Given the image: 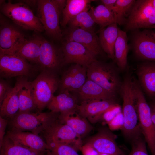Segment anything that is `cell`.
Instances as JSON below:
<instances>
[{"instance_id": "cell-1", "label": "cell", "mask_w": 155, "mask_h": 155, "mask_svg": "<svg viewBox=\"0 0 155 155\" xmlns=\"http://www.w3.org/2000/svg\"><path fill=\"white\" fill-rule=\"evenodd\" d=\"M120 93L123 100V123L121 129L125 137L131 140L142 133L138 124V116L132 84V77L130 75H127L124 78Z\"/></svg>"}, {"instance_id": "cell-2", "label": "cell", "mask_w": 155, "mask_h": 155, "mask_svg": "<svg viewBox=\"0 0 155 155\" xmlns=\"http://www.w3.org/2000/svg\"><path fill=\"white\" fill-rule=\"evenodd\" d=\"M87 78L117 96L122 84L118 68L112 64L99 61L93 62L88 67Z\"/></svg>"}, {"instance_id": "cell-3", "label": "cell", "mask_w": 155, "mask_h": 155, "mask_svg": "<svg viewBox=\"0 0 155 155\" xmlns=\"http://www.w3.org/2000/svg\"><path fill=\"white\" fill-rule=\"evenodd\" d=\"M139 125L151 155H155V127L151 116L150 108L138 81H132Z\"/></svg>"}, {"instance_id": "cell-4", "label": "cell", "mask_w": 155, "mask_h": 155, "mask_svg": "<svg viewBox=\"0 0 155 155\" xmlns=\"http://www.w3.org/2000/svg\"><path fill=\"white\" fill-rule=\"evenodd\" d=\"M59 113L51 111L18 113L11 119V130L29 131L38 135L58 118Z\"/></svg>"}, {"instance_id": "cell-5", "label": "cell", "mask_w": 155, "mask_h": 155, "mask_svg": "<svg viewBox=\"0 0 155 155\" xmlns=\"http://www.w3.org/2000/svg\"><path fill=\"white\" fill-rule=\"evenodd\" d=\"M59 82L55 72L47 70H42L34 80L29 82L36 108L40 111L51 101Z\"/></svg>"}, {"instance_id": "cell-6", "label": "cell", "mask_w": 155, "mask_h": 155, "mask_svg": "<svg viewBox=\"0 0 155 155\" xmlns=\"http://www.w3.org/2000/svg\"><path fill=\"white\" fill-rule=\"evenodd\" d=\"M0 11L15 23L24 29L37 32L44 30L38 17L25 4L12 3L10 1L3 2L0 5Z\"/></svg>"}, {"instance_id": "cell-7", "label": "cell", "mask_w": 155, "mask_h": 155, "mask_svg": "<svg viewBox=\"0 0 155 155\" xmlns=\"http://www.w3.org/2000/svg\"><path fill=\"white\" fill-rule=\"evenodd\" d=\"M126 31L155 28V0L135 1L127 18Z\"/></svg>"}, {"instance_id": "cell-8", "label": "cell", "mask_w": 155, "mask_h": 155, "mask_svg": "<svg viewBox=\"0 0 155 155\" xmlns=\"http://www.w3.org/2000/svg\"><path fill=\"white\" fill-rule=\"evenodd\" d=\"M38 18L46 34L57 40H61L63 33L59 25L61 12L56 0L37 1Z\"/></svg>"}, {"instance_id": "cell-9", "label": "cell", "mask_w": 155, "mask_h": 155, "mask_svg": "<svg viewBox=\"0 0 155 155\" xmlns=\"http://www.w3.org/2000/svg\"><path fill=\"white\" fill-rule=\"evenodd\" d=\"M42 133L47 144L55 142L65 144L77 151L83 145L81 137L69 126L61 123L58 118Z\"/></svg>"}, {"instance_id": "cell-10", "label": "cell", "mask_w": 155, "mask_h": 155, "mask_svg": "<svg viewBox=\"0 0 155 155\" xmlns=\"http://www.w3.org/2000/svg\"><path fill=\"white\" fill-rule=\"evenodd\" d=\"M116 135L107 128H101L84 144L93 148L99 154L125 155L116 143Z\"/></svg>"}, {"instance_id": "cell-11", "label": "cell", "mask_w": 155, "mask_h": 155, "mask_svg": "<svg viewBox=\"0 0 155 155\" xmlns=\"http://www.w3.org/2000/svg\"><path fill=\"white\" fill-rule=\"evenodd\" d=\"M61 51L64 65L74 63L87 68L97 60L96 54L86 47L75 42L66 41L63 42Z\"/></svg>"}, {"instance_id": "cell-12", "label": "cell", "mask_w": 155, "mask_h": 155, "mask_svg": "<svg viewBox=\"0 0 155 155\" xmlns=\"http://www.w3.org/2000/svg\"><path fill=\"white\" fill-rule=\"evenodd\" d=\"M32 69L26 59L16 53L0 54V73L2 77L27 76Z\"/></svg>"}, {"instance_id": "cell-13", "label": "cell", "mask_w": 155, "mask_h": 155, "mask_svg": "<svg viewBox=\"0 0 155 155\" xmlns=\"http://www.w3.org/2000/svg\"><path fill=\"white\" fill-rule=\"evenodd\" d=\"M26 40L24 34L17 27L1 19L0 54L15 53Z\"/></svg>"}, {"instance_id": "cell-14", "label": "cell", "mask_w": 155, "mask_h": 155, "mask_svg": "<svg viewBox=\"0 0 155 155\" xmlns=\"http://www.w3.org/2000/svg\"><path fill=\"white\" fill-rule=\"evenodd\" d=\"M147 30L135 32L132 46L135 55L140 59L155 61V39L152 32Z\"/></svg>"}, {"instance_id": "cell-15", "label": "cell", "mask_w": 155, "mask_h": 155, "mask_svg": "<svg viewBox=\"0 0 155 155\" xmlns=\"http://www.w3.org/2000/svg\"><path fill=\"white\" fill-rule=\"evenodd\" d=\"M38 64L42 70L55 72L64 65L61 50L42 38L40 53Z\"/></svg>"}, {"instance_id": "cell-16", "label": "cell", "mask_w": 155, "mask_h": 155, "mask_svg": "<svg viewBox=\"0 0 155 155\" xmlns=\"http://www.w3.org/2000/svg\"><path fill=\"white\" fill-rule=\"evenodd\" d=\"M87 68L75 64L63 73L60 80L59 88L60 93L76 92L84 84L87 78Z\"/></svg>"}, {"instance_id": "cell-17", "label": "cell", "mask_w": 155, "mask_h": 155, "mask_svg": "<svg viewBox=\"0 0 155 155\" xmlns=\"http://www.w3.org/2000/svg\"><path fill=\"white\" fill-rule=\"evenodd\" d=\"M117 105L115 100H92L80 102L76 109L90 123H95L100 121L105 111Z\"/></svg>"}, {"instance_id": "cell-18", "label": "cell", "mask_w": 155, "mask_h": 155, "mask_svg": "<svg viewBox=\"0 0 155 155\" xmlns=\"http://www.w3.org/2000/svg\"><path fill=\"white\" fill-rule=\"evenodd\" d=\"M66 41L75 42L83 45L97 55L102 51L98 37L94 32L79 28H69L65 33Z\"/></svg>"}, {"instance_id": "cell-19", "label": "cell", "mask_w": 155, "mask_h": 155, "mask_svg": "<svg viewBox=\"0 0 155 155\" xmlns=\"http://www.w3.org/2000/svg\"><path fill=\"white\" fill-rule=\"evenodd\" d=\"M58 119L61 123L69 126L82 139L93 129L88 120L81 115L76 108L59 113Z\"/></svg>"}, {"instance_id": "cell-20", "label": "cell", "mask_w": 155, "mask_h": 155, "mask_svg": "<svg viewBox=\"0 0 155 155\" xmlns=\"http://www.w3.org/2000/svg\"><path fill=\"white\" fill-rule=\"evenodd\" d=\"M15 143L45 154L49 146L38 135L28 131L11 130L6 135Z\"/></svg>"}, {"instance_id": "cell-21", "label": "cell", "mask_w": 155, "mask_h": 155, "mask_svg": "<svg viewBox=\"0 0 155 155\" xmlns=\"http://www.w3.org/2000/svg\"><path fill=\"white\" fill-rule=\"evenodd\" d=\"M136 73L142 90L152 100L155 99V61H148L140 64Z\"/></svg>"}, {"instance_id": "cell-22", "label": "cell", "mask_w": 155, "mask_h": 155, "mask_svg": "<svg viewBox=\"0 0 155 155\" xmlns=\"http://www.w3.org/2000/svg\"><path fill=\"white\" fill-rule=\"evenodd\" d=\"M75 92L81 102L92 100H115L117 96L88 78L82 86Z\"/></svg>"}, {"instance_id": "cell-23", "label": "cell", "mask_w": 155, "mask_h": 155, "mask_svg": "<svg viewBox=\"0 0 155 155\" xmlns=\"http://www.w3.org/2000/svg\"><path fill=\"white\" fill-rule=\"evenodd\" d=\"M26 78L24 76L18 78L14 87L0 104V116L11 119L15 116L19 110V92Z\"/></svg>"}, {"instance_id": "cell-24", "label": "cell", "mask_w": 155, "mask_h": 155, "mask_svg": "<svg viewBox=\"0 0 155 155\" xmlns=\"http://www.w3.org/2000/svg\"><path fill=\"white\" fill-rule=\"evenodd\" d=\"M119 29L117 24L115 23L101 28L99 31L98 37L101 47L112 59H114V47Z\"/></svg>"}, {"instance_id": "cell-25", "label": "cell", "mask_w": 155, "mask_h": 155, "mask_svg": "<svg viewBox=\"0 0 155 155\" xmlns=\"http://www.w3.org/2000/svg\"><path fill=\"white\" fill-rule=\"evenodd\" d=\"M78 102L76 95L66 91L54 96L47 107L51 111L60 113L76 108Z\"/></svg>"}, {"instance_id": "cell-26", "label": "cell", "mask_w": 155, "mask_h": 155, "mask_svg": "<svg viewBox=\"0 0 155 155\" xmlns=\"http://www.w3.org/2000/svg\"><path fill=\"white\" fill-rule=\"evenodd\" d=\"M129 49L126 32L119 29L114 47V60L117 67L121 71L124 70L127 67Z\"/></svg>"}, {"instance_id": "cell-27", "label": "cell", "mask_w": 155, "mask_h": 155, "mask_svg": "<svg viewBox=\"0 0 155 155\" xmlns=\"http://www.w3.org/2000/svg\"><path fill=\"white\" fill-rule=\"evenodd\" d=\"M62 12L61 26L65 27L69 21L81 12L90 9V4L93 0H67Z\"/></svg>"}, {"instance_id": "cell-28", "label": "cell", "mask_w": 155, "mask_h": 155, "mask_svg": "<svg viewBox=\"0 0 155 155\" xmlns=\"http://www.w3.org/2000/svg\"><path fill=\"white\" fill-rule=\"evenodd\" d=\"M42 38L26 40L19 48L16 53L25 59L38 63L40 55Z\"/></svg>"}, {"instance_id": "cell-29", "label": "cell", "mask_w": 155, "mask_h": 155, "mask_svg": "<svg viewBox=\"0 0 155 155\" xmlns=\"http://www.w3.org/2000/svg\"><path fill=\"white\" fill-rule=\"evenodd\" d=\"M0 148V155H45L44 153L16 144L7 136Z\"/></svg>"}, {"instance_id": "cell-30", "label": "cell", "mask_w": 155, "mask_h": 155, "mask_svg": "<svg viewBox=\"0 0 155 155\" xmlns=\"http://www.w3.org/2000/svg\"><path fill=\"white\" fill-rule=\"evenodd\" d=\"M89 12L96 24L98 25L101 28L116 23L113 12L102 4L99 5L95 7H90Z\"/></svg>"}, {"instance_id": "cell-31", "label": "cell", "mask_w": 155, "mask_h": 155, "mask_svg": "<svg viewBox=\"0 0 155 155\" xmlns=\"http://www.w3.org/2000/svg\"><path fill=\"white\" fill-rule=\"evenodd\" d=\"M19 98V105L18 113L30 112L36 108L29 82L27 78L20 89Z\"/></svg>"}, {"instance_id": "cell-32", "label": "cell", "mask_w": 155, "mask_h": 155, "mask_svg": "<svg viewBox=\"0 0 155 155\" xmlns=\"http://www.w3.org/2000/svg\"><path fill=\"white\" fill-rule=\"evenodd\" d=\"M88 10L81 12L71 19L68 24L69 27L79 28L94 32L96 23Z\"/></svg>"}, {"instance_id": "cell-33", "label": "cell", "mask_w": 155, "mask_h": 155, "mask_svg": "<svg viewBox=\"0 0 155 155\" xmlns=\"http://www.w3.org/2000/svg\"><path fill=\"white\" fill-rule=\"evenodd\" d=\"M135 1L134 0H117L112 12L117 24H125Z\"/></svg>"}, {"instance_id": "cell-34", "label": "cell", "mask_w": 155, "mask_h": 155, "mask_svg": "<svg viewBox=\"0 0 155 155\" xmlns=\"http://www.w3.org/2000/svg\"><path fill=\"white\" fill-rule=\"evenodd\" d=\"M47 144L49 148L45 155H79L78 151L69 145L55 142Z\"/></svg>"}, {"instance_id": "cell-35", "label": "cell", "mask_w": 155, "mask_h": 155, "mask_svg": "<svg viewBox=\"0 0 155 155\" xmlns=\"http://www.w3.org/2000/svg\"><path fill=\"white\" fill-rule=\"evenodd\" d=\"M131 141V151L128 154L125 155H148L146 143L142 133L135 137Z\"/></svg>"}, {"instance_id": "cell-36", "label": "cell", "mask_w": 155, "mask_h": 155, "mask_svg": "<svg viewBox=\"0 0 155 155\" xmlns=\"http://www.w3.org/2000/svg\"><path fill=\"white\" fill-rule=\"evenodd\" d=\"M120 113L118 105H117L105 111L102 115L100 120H103L108 123Z\"/></svg>"}, {"instance_id": "cell-37", "label": "cell", "mask_w": 155, "mask_h": 155, "mask_svg": "<svg viewBox=\"0 0 155 155\" xmlns=\"http://www.w3.org/2000/svg\"><path fill=\"white\" fill-rule=\"evenodd\" d=\"M12 88L6 81L1 80L0 82V104L11 90Z\"/></svg>"}, {"instance_id": "cell-38", "label": "cell", "mask_w": 155, "mask_h": 155, "mask_svg": "<svg viewBox=\"0 0 155 155\" xmlns=\"http://www.w3.org/2000/svg\"><path fill=\"white\" fill-rule=\"evenodd\" d=\"M7 123V120L0 116V148L3 143Z\"/></svg>"}, {"instance_id": "cell-39", "label": "cell", "mask_w": 155, "mask_h": 155, "mask_svg": "<svg viewBox=\"0 0 155 155\" xmlns=\"http://www.w3.org/2000/svg\"><path fill=\"white\" fill-rule=\"evenodd\" d=\"M117 0H102L101 1L107 9L112 11Z\"/></svg>"}, {"instance_id": "cell-40", "label": "cell", "mask_w": 155, "mask_h": 155, "mask_svg": "<svg viewBox=\"0 0 155 155\" xmlns=\"http://www.w3.org/2000/svg\"><path fill=\"white\" fill-rule=\"evenodd\" d=\"M152 34L153 36L155 39V33L152 32Z\"/></svg>"}, {"instance_id": "cell-41", "label": "cell", "mask_w": 155, "mask_h": 155, "mask_svg": "<svg viewBox=\"0 0 155 155\" xmlns=\"http://www.w3.org/2000/svg\"></svg>"}]
</instances>
